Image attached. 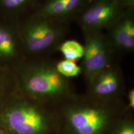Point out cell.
Segmentation results:
<instances>
[{"label":"cell","mask_w":134,"mask_h":134,"mask_svg":"<svg viewBox=\"0 0 134 134\" xmlns=\"http://www.w3.org/2000/svg\"><path fill=\"white\" fill-rule=\"evenodd\" d=\"M13 71L19 93L47 104L57 107L76 94L70 78L44 57L26 58Z\"/></svg>","instance_id":"cell-2"},{"label":"cell","mask_w":134,"mask_h":134,"mask_svg":"<svg viewBox=\"0 0 134 134\" xmlns=\"http://www.w3.org/2000/svg\"><path fill=\"white\" fill-rule=\"evenodd\" d=\"M55 66L58 73L67 78H71L81 74V67L72 60L66 59L60 60L55 63Z\"/></svg>","instance_id":"cell-15"},{"label":"cell","mask_w":134,"mask_h":134,"mask_svg":"<svg viewBox=\"0 0 134 134\" xmlns=\"http://www.w3.org/2000/svg\"><path fill=\"white\" fill-rule=\"evenodd\" d=\"M42 0H0V16L17 21L34 11Z\"/></svg>","instance_id":"cell-11"},{"label":"cell","mask_w":134,"mask_h":134,"mask_svg":"<svg viewBox=\"0 0 134 134\" xmlns=\"http://www.w3.org/2000/svg\"><path fill=\"white\" fill-rule=\"evenodd\" d=\"M134 9H127L108 29L107 35L114 52L132 53L134 50Z\"/></svg>","instance_id":"cell-10"},{"label":"cell","mask_w":134,"mask_h":134,"mask_svg":"<svg viewBox=\"0 0 134 134\" xmlns=\"http://www.w3.org/2000/svg\"><path fill=\"white\" fill-rule=\"evenodd\" d=\"M68 24L33 11L19 18L17 25L26 58L44 57L57 50L68 34Z\"/></svg>","instance_id":"cell-4"},{"label":"cell","mask_w":134,"mask_h":134,"mask_svg":"<svg viewBox=\"0 0 134 134\" xmlns=\"http://www.w3.org/2000/svg\"><path fill=\"white\" fill-rule=\"evenodd\" d=\"M26 58L17 21L0 16V65L14 70Z\"/></svg>","instance_id":"cell-7"},{"label":"cell","mask_w":134,"mask_h":134,"mask_svg":"<svg viewBox=\"0 0 134 134\" xmlns=\"http://www.w3.org/2000/svg\"><path fill=\"white\" fill-rule=\"evenodd\" d=\"M122 6L128 9H134V0H117Z\"/></svg>","instance_id":"cell-17"},{"label":"cell","mask_w":134,"mask_h":134,"mask_svg":"<svg viewBox=\"0 0 134 134\" xmlns=\"http://www.w3.org/2000/svg\"><path fill=\"white\" fill-rule=\"evenodd\" d=\"M65 59L76 61L83 57L84 47L79 42L75 40L64 41L58 48Z\"/></svg>","instance_id":"cell-13"},{"label":"cell","mask_w":134,"mask_h":134,"mask_svg":"<svg viewBox=\"0 0 134 134\" xmlns=\"http://www.w3.org/2000/svg\"><path fill=\"white\" fill-rule=\"evenodd\" d=\"M86 93L102 99L122 98L125 83L121 70L112 63L87 85Z\"/></svg>","instance_id":"cell-8"},{"label":"cell","mask_w":134,"mask_h":134,"mask_svg":"<svg viewBox=\"0 0 134 134\" xmlns=\"http://www.w3.org/2000/svg\"><path fill=\"white\" fill-rule=\"evenodd\" d=\"M127 102L126 104L127 109L129 110L133 111L134 109V90L130 89L127 92Z\"/></svg>","instance_id":"cell-16"},{"label":"cell","mask_w":134,"mask_h":134,"mask_svg":"<svg viewBox=\"0 0 134 134\" xmlns=\"http://www.w3.org/2000/svg\"><path fill=\"white\" fill-rule=\"evenodd\" d=\"M108 134H134L133 111L127 109L115 122Z\"/></svg>","instance_id":"cell-14"},{"label":"cell","mask_w":134,"mask_h":134,"mask_svg":"<svg viewBox=\"0 0 134 134\" xmlns=\"http://www.w3.org/2000/svg\"><path fill=\"white\" fill-rule=\"evenodd\" d=\"M92 0H42L34 11L41 16L68 23L76 18Z\"/></svg>","instance_id":"cell-9"},{"label":"cell","mask_w":134,"mask_h":134,"mask_svg":"<svg viewBox=\"0 0 134 134\" xmlns=\"http://www.w3.org/2000/svg\"><path fill=\"white\" fill-rule=\"evenodd\" d=\"M117 0H92L76 18L83 32L109 29L126 12Z\"/></svg>","instance_id":"cell-6"},{"label":"cell","mask_w":134,"mask_h":134,"mask_svg":"<svg viewBox=\"0 0 134 134\" xmlns=\"http://www.w3.org/2000/svg\"><path fill=\"white\" fill-rule=\"evenodd\" d=\"M84 53L81 66L88 85L107 67L113 63L115 52L109 38L103 31L83 32Z\"/></svg>","instance_id":"cell-5"},{"label":"cell","mask_w":134,"mask_h":134,"mask_svg":"<svg viewBox=\"0 0 134 134\" xmlns=\"http://www.w3.org/2000/svg\"><path fill=\"white\" fill-rule=\"evenodd\" d=\"M127 110L123 98L102 99L76 93L57 107L58 134H108Z\"/></svg>","instance_id":"cell-1"},{"label":"cell","mask_w":134,"mask_h":134,"mask_svg":"<svg viewBox=\"0 0 134 134\" xmlns=\"http://www.w3.org/2000/svg\"><path fill=\"white\" fill-rule=\"evenodd\" d=\"M0 122L10 134H58L57 107L17 90L0 107Z\"/></svg>","instance_id":"cell-3"},{"label":"cell","mask_w":134,"mask_h":134,"mask_svg":"<svg viewBox=\"0 0 134 134\" xmlns=\"http://www.w3.org/2000/svg\"><path fill=\"white\" fill-rule=\"evenodd\" d=\"M0 134H10L1 122H0Z\"/></svg>","instance_id":"cell-18"},{"label":"cell","mask_w":134,"mask_h":134,"mask_svg":"<svg viewBox=\"0 0 134 134\" xmlns=\"http://www.w3.org/2000/svg\"><path fill=\"white\" fill-rule=\"evenodd\" d=\"M17 91L13 70L0 65V107Z\"/></svg>","instance_id":"cell-12"}]
</instances>
